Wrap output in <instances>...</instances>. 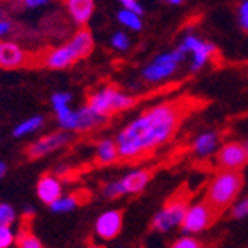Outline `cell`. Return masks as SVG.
I'll use <instances>...</instances> for the list:
<instances>
[{
    "label": "cell",
    "instance_id": "obj_1",
    "mask_svg": "<svg viewBox=\"0 0 248 248\" xmlns=\"http://www.w3.org/2000/svg\"><path fill=\"white\" fill-rule=\"evenodd\" d=\"M202 104L205 103L195 97H181L142 111V115L125 127L116 139L118 158L122 161L136 163L151 156L155 149L174 136L182 120L191 111L200 109Z\"/></svg>",
    "mask_w": 248,
    "mask_h": 248
},
{
    "label": "cell",
    "instance_id": "obj_2",
    "mask_svg": "<svg viewBox=\"0 0 248 248\" xmlns=\"http://www.w3.org/2000/svg\"><path fill=\"white\" fill-rule=\"evenodd\" d=\"M92 49H94V40H92L91 31L87 28H82L64 46L47 52L44 56V64L50 70H62V68L71 66L73 62L80 61V59L87 58L92 52Z\"/></svg>",
    "mask_w": 248,
    "mask_h": 248
},
{
    "label": "cell",
    "instance_id": "obj_3",
    "mask_svg": "<svg viewBox=\"0 0 248 248\" xmlns=\"http://www.w3.org/2000/svg\"><path fill=\"white\" fill-rule=\"evenodd\" d=\"M241 187H243V175L240 172H220L208 184L205 203L220 217L234 203Z\"/></svg>",
    "mask_w": 248,
    "mask_h": 248
},
{
    "label": "cell",
    "instance_id": "obj_4",
    "mask_svg": "<svg viewBox=\"0 0 248 248\" xmlns=\"http://www.w3.org/2000/svg\"><path fill=\"white\" fill-rule=\"evenodd\" d=\"M139 101H141L139 95H127L122 91H118L115 85H108V87L89 95L87 108L106 120V118L116 115V113L134 108Z\"/></svg>",
    "mask_w": 248,
    "mask_h": 248
},
{
    "label": "cell",
    "instance_id": "obj_5",
    "mask_svg": "<svg viewBox=\"0 0 248 248\" xmlns=\"http://www.w3.org/2000/svg\"><path fill=\"white\" fill-rule=\"evenodd\" d=\"M191 200V191H187L186 187L177 189L174 195L167 200L165 207L161 208L160 214L155 217L153 220V229L163 232L172 229L177 224H182L184 215L187 212V205Z\"/></svg>",
    "mask_w": 248,
    "mask_h": 248
},
{
    "label": "cell",
    "instance_id": "obj_6",
    "mask_svg": "<svg viewBox=\"0 0 248 248\" xmlns=\"http://www.w3.org/2000/svg\"><path fill=\"white\" fill-rule=\"evenodd\" d=\"M151 177H153V169L137 170V172L127 175L122 181L113 182V184L106 186L103 193L106 198H116V196L125 195V193H139L148 184V181Z\"/></svg>",
    "mask_w": 248,
    "mask_h": 248
},
{
    "label": "cell",
    "instance_id": "obj_7",
    "mask_svg": "<svg viewBox=\"0 0 248 248\" xmlns=\"http://www.w3.org/2000/svg\"><path fill=\"white\" fill-rule=\"evenodd\" d=\"M217 219H219V215L215 214L207 203L202 202L193 208H187L181 226L186 232H198L202 229L212 226Z\"/></svg>",
    "mask_w": 248,
    "mask_h": 248
},
{
    "label": "cell",
    "instance_id": "obj_8",
    "mask_svg": "<svg viewBox=\"0 0 248 248\" xmlns=\"http://www.w3.org/2000/svg\"><path fill=\"white\" fill-rule=\"evenodd\" d=\"M248 161V153L240 142H228L217 153V167L222 172H238Z\"/></svg>",
    "mask_w": 248,
    "mask_h": 248
},
{
    "label": "cell",
    "instance_id": "obj_9",
    "mask_svg": "<svg viewBox=\"0 0 248 248\" xmlns=\"http://www.w3.org/2000/svg\"><path fill=\"white\" fill-rule=\"evenodd\" d=\"M184 54L181 50H175V52H170V54H165V56H161L158 58L156 61L148 66L144 70V77L151 82H158L161 78H167L170 75L174 73L175 68H177V62L182 59Z\"/></svg>",
    "mask_w": 248,
    "mask_h": 248
},
{
    "label": "cell",
    "instance_id": "obj_10",
    "mask_svg": "<svg viewBox=\"0 0 248 248\" xmlns=\"http://www.w3.org/2000/svg\"><path fill=\"white\" fill-rule=\"evenodd\" d=\"M30 61L28 54L14 42L0 40V68L4 70H16L26 66Z\"/></svg>",
    "mask_w": 248,
    "mask_h": 248
},
{
    "label": "cell",
    "instance_id": "obj_11",
    "mask_svg": "<svg viewBox=\"0 0 248 248\" xmlns=\"http://www.w3.org/2000/svg\"><path fill=\"white\" fill-rule=\"evenodd\" d=\"M70 139V136L64 132H58V134H49V136L42 137L38 141H35L33 144L28 148V156L30 158H42L46 155L52 153L58 148L64 146Z\"/></svg>",
    "mask_w": 248,
    "mask_h": 248
},
{
    "label": "cell",
    "instance_id": "obj_12",
    "mask_svg": "<svg viewBox=\"0 0 248 248\" xmlns=\"http://www.w3.org/2000/svg\"><path fill=\"white\" fill-rule=\"evenodd\" d=\"M182 54L184 52H193L195 54V62H193V70H198L203 62H207L208 59H212L214 56H217V49H215L212 44H207V42H202L195 37H187L182 44L181 49Z\"/></svg>",
    "mask_w": 248,
    "mask_h": 248
},
{
    "label": "cell",
    "instance_id": "obj_13",
    "mask_svg": "<svg viewBox=\"0 0 248 248\" xmlns=\"http://www.w3.org/2000/svg\"><path fill=\"white\" fill-rule=\"evenodd\" d=\"M120 210H111L103 214L97 219V224H95V232L97 236H101L103 240H113L118 236V232L122 231V226H124V219H122Z\"/></svg>",
    "mask_w": 248,
    "mask_h": 248
},
{
    "label": "cell",
    "instance_id": "obj_14",
    "mask_svg": "<svg viewBox=\"0 0 248 248\" xmlns=\"http://www.w3.org/2000/svg\"><path fill=\"white\" fill-rule=\"evenodd\" d=\"M37 191H38V198L42 202L47 203V205H52L54 202H58L61 198V191H62L61 182L56 177H52V175H46V177H42L40 182H38Z\"/></svg>",
    "mask_w": 248,
    "mask_h": 248
},
{
    "label": "cell",
    "instance_id": "obj_15",
    "mask_svg": "<svg viewBox=\"0 0 248 248\" xmlns=\"http://www.w3.org/2000/svg\"><path fill=\"white\" fill-rule=\"evenodd\" d=\"M66 9L78 25H85L94 13V2H91V0H70V2H66Z\"/></svg>",
    "mask_w": 248,
    "mask_h": 248
},
{
    "label": "cell",
    "instance_id": "obj_16",
    "mask_svg": "<svg viewBox=\"0 0 248 248\" xmlns=\"http://www.w3.org/2000/svg\"><path fill=\"white\" fill-rule=\"evenodd\" d=\"M101 122H104V118L95 115L87 106L75 111V130H89L92 127H97Z\"/></svg>",
    "mask_w": 248,
    "mask_h": 248
},
{
    "label": "cell",
    "instance_id": "obj_17",
    "mask_svg": "<svg viewBox=\"0 0 248 248\" xmlns=\"http://www.w3.org/2000/svg\"><path fill=\"white\" fill-rule=\"evenodd\" d=\"M118 160V149L113 141H101L97 144V165H106Z\"/></svg>",
    "mask_w": 248,
    "mask_h": 248
},
{
    "label": "cell",
    "instance_id": "obj_18",
    "mask_svg": "<svg viewBox=\"0 0 248 248\" xmlns=\"http://www.w3.org/2000/svg\"><path fill=\"white\" fill-rule=\"evenodd\" d=\"M42 125H44V116H31V118H28V120L21 122L17 127H14L13 136L25 137V136H28V134L35 132V130H38Z\"/></svg>",
    "mask_w": 248,
    "mask_h": 248
},
{
    "label": "cell",
    "instance_id": "obj_19",
    "mask_svg": "<svg viewBox=\"0 0 248 248\" xmlns=\"http://www.w3.org/2000/svg\"><path fill=\"white\" fill-rule=\"evenodd\" d=\"M215 142H217L215 134H203L195 141V151L200 155H208L215 148Z\"/></svg>",
    "mask_w": 248,
    "mask_h": 248
},
{
    "label": "cell",
    "instance_id": "obj_20",
    "mask_svg": "<svg viewBox=\"0 0 248 248\" xmlns=\"http://www.w3.org/2000/svg\"><path fill=\"white\" fill-rule=\"evenodd\" d=\"M16 220V210L9 203H0V228H11Z\"/></svg>",
    "mask_w": 248,
    "mask_h": 248
},
{
    "label": "cell",
    "instance_id": "obj_21",
    "mask_svg": "<svg viewBox=\"0 0 248 248\" xmlns=\"http://www.w3.org/2000/svg\"><path fill=\"white\" fill-rule=\"evenodd\" d=\"M118 19L124 23V25H127L128 28L132 30H141L142 28V23L141 19H139V16L134 13H128V11H120V14H118Z\"/></svg>",
    "mask_w": 248,
    "mask_h": 248
},
{
    "label": "cell",
    "instance_id": "obj_22",
    "mask_svg": "<svg viewBox=\"0 0 248 248\" xmlns=\"http://www.w3.org/2000/svg\"><path fill=\"white\" fill-rule=\"evenodd\" d=\"M14 232L11 228H0V248H9L14 243Z\"/></svg>",
    "mask_w": 248,
    "mask_h": 248
},
{
    "label": "cell",
    "instance_id": "obj_23",
    "mask_svg": "<svg viewBox=\"0 0 248 248\" xmlns=\"http://www.w3.org/2000/svg\"><path fill=\"white\" fill-rule=\"evenodd\" d=\"M172 248H203V247L200 241L193 240V238H181V240H177L172 245Z\"/></svg>",
    "mask_w": 248,
    "mask_h": 248
},
{
    "label": "cell",
    "instance_id": "obj_24",
    "mask_svg": "<svg viewBox=\"0 0 248 248\" xmlns=\"http://www.w3.org/2000/svg\"><path fill=\"white\" fill-rule=\"evenodd\" d=\"M70 99H71V94H66V92H58V94L52 95V104H54V108L68 106Z\"/></svg>",
    "mask_w": 248,
    "mask_h": 248
},
{
    "label": "cell",
    "instance_id": "obj_25",
    "mask_svg": "<svg viewBox=\"0 0 248 248\" xmlns=\"http://www.w3.org/2000/svg\"><path fill=\"white\" fill-rule=\"evenodd\" d=\"M231 215L234 217V219H241V217H245V215H248V200H245V202H241L240 205H236L234 208H232Z\"/></svg>",
    "mask_w": 248,
    "mask_h": 248
},
{
    "label": "cell",
    "instance_id": "obj_26",
    "mask_svg": "<svg viewBox=\"0 0 248 248\" xmlns=\"http://www.w3.org/2000/svg\"><path fill=\"white\" fill-rule=\"evenodd\" d=\"M240 23H241V28L245 31H248V2H243L240 5Z\"/></svg>",
    "mask_w": 248,
    "mask_h": 248
},
{
    "label": "cell",
    "instance_id": "obj_27",
    "mask_svg": "<svg viewBox=\"0 0 248 248\" xmlns=\"http://www.w3.org/2000/svg\"><path fill=\"white\" fill-rule=\"evenodd\" d=\"M11 31H13V23H11V19L2 17V19H0V38L7 37Z\"/></svg>",
    "mask_w": 248,
    "mask_h": 248
},
{
    "label": "cell",
    "instance_id": "obj_28",
    "mask_svg": "<svg viewBox=\"0 0 248 248\" xmlns=\"http://www.w3.org/2000/svg\"><path fill=\"white\" fill-rule=\"evenodd\" d=\"M113 47H116V49H127L128 38L125 37L124 33H116L115 37H113Z\"/></svg>",
    "mask_w": 248,
    "mask_h": 248
},
{
    "label": "cell",
    "instance_id": "obj_29",
    "mask_svg": "<svg viewBox=\"0 0 248 248\" xmlns=\"http://www.w3.org/2000/svg\"><path fill=\"white\" fill-rule=\"evenodd\" d=\"M124 7H125V11H128V13H134V14H142V7L137 2H134V0H125L124 2Z\"/></svg>",
    "mask_w": 248,
    "mask_h": 248
},
{
    "label": "cell",
    "instance_id": "obj_30",
    "mask_svg": "<svg viewBox=\"0 0 248 248\" xmlns=\"http://www.w3.org/2000/svg\"><path fill=\"white\" fill-rule=\"evenodd\" d=\"M46 4H47V2H44V0H26L25 7L33 9V7H42V5H46Z\"/></svg>",
    "mask_w": 248,
    "mask_h": 248
},
{
    "label": "cell",
    "instance_id": "obj_31",
    "mask_svg": "<svg viewBox=\"0 0 248 248\" xmlns=\"http://www.w3.org/2000/svg\"><path fill=\"white\" fill-rule=\"evenodd\" d=\"M5 172H7V167H5V163H4V161H0V179L4 177V175H5Z\"/></svg>",
    "mask_w": 248,
    "mask_h": 248
},
{
    "label": "cell",
    "instance_id": "obj_32",
    "mask_svg": "<svg viewBox=\"0 0 248 248\" xmlns=\"http://www.w3.org/2000/svg\"><path fill=\"white\" fill-rule=\"evenodd\" d=\"M243 146H245V149H247V153H248V141H247V142H245V144H243Z\"/></svg>",
    "mask_w": 248,
    "mask_h": 248
},
{
    "label": "cell",
    "instance_id": "obj_33",
    "mask_svg": "<svg viewBox=\"0 0 248 248\" xmlns=\"http://www.w3.org/2000/svg\"><path fill=\"white\" fill-rule=\"evenodd\" d=\"M40 248H44V247H40Z\"/></svg>",
    "mask_w": 248,
    "mask_h": 248
}]
</instances>
